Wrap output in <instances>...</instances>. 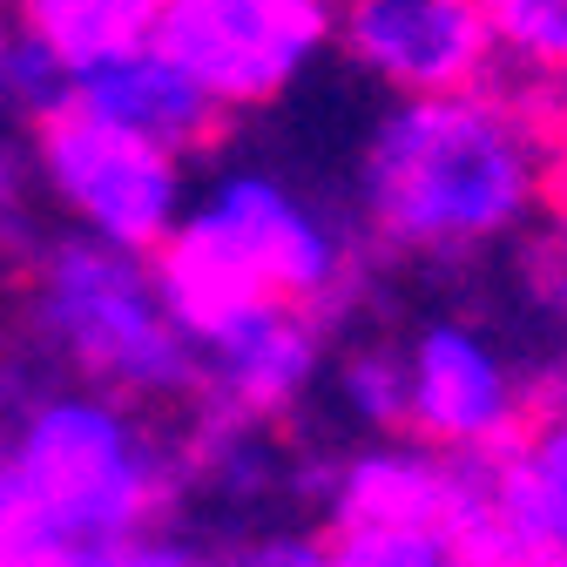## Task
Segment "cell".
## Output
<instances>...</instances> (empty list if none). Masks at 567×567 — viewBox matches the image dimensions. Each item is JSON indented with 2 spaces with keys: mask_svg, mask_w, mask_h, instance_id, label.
I'll return each instance as SVG.
<instances>
[{
  "mask_svg": "<svg viewBox=\"0 0 567 567\" xmlns=\"http://www.w3.org/2000/svg\"><path fill=\"white\" fill-rule=\"evenodd\" d=\"M21 196H28V142L21 128L0 122V224L21 217Z\"/></svg>",
  "mask_w": 567,
  "mask_h": 567,
  "instance_id": "cell-17",
  "label": "cell"
},
{
  "mask_svg": "<svg viewBox=\"0 0 567 567\" xmlns=\"http://www.w3.org/2000/svg\"><path fill=\"white\" fill-rule=\"evenodd\" d=\"M183 534V433L163 405L41 379L0 419V567H169Z\"/></svg>",
  "mask_w": 567,
  "mask_h": 567,
  "instance_id": "cell-2",
  "label": "cell"
},
{
  "mask_svg": "<svg viewBox=\"0 0 567 567\" xmlns=\"http://www.w3.org/2000/svg\"><path fill=\"white\" fill-rule=\"evenodd\" d=\"M169 0H8V14L21 34H34L68 75H75L82 61L122 48V41H142L156 34Z\"/></svg>",
  "mask_w": 567,
  "mask_h": 567,
  "instance_id": "cell-14",
  "label": "cell"
},
{
  "mask_svg": "<svg viewBox=\"0 0 567 567\" xmlns=\"http://www.w3.org/2000/svg\"><path fill=\"white\" fill-rule=\"evenodd\" d=\"M331 54L385 95H440L501 75L486 0H331Z\"/></svg>",
  "mask_w": 567,
  "mask_h": 567,
  "instance_id": "cell-10",
  "label": "cell"
},
{
  "mask_svg": "<svg viewBox=\"0 0 567 567\" xmlns=\"http://www.w3.org/2000/svg\"><path fill=\"white\" fill-rule=\"evenodd\" d=\"M311 520L338 567H466L501 560L493 460L446 453L419 433H372L318 460Z\"/></svg>",
  "mask_w": 567,
  "mask_h": 567,
  "instance_id": "cell-5",
  "label": "cell"
},
{
  "mask_svg": "<svg viewBox=\"0 0 567 567\" xmlns=\"http://www.w3.org/2000/svg\"><path fill=\"white\" fill-rule=\"evenodd\" d=\"M493 34H501V68L534 89L567 75V0H486Z\"/></svg>",
  "mask_w": 567,
  "mask_h": 567,
  "instance_id": "cell-15",
  "label": "cell"
},
{
  "mask_svg": "<svg viewBox=\"0 0 567 567\" xmlns=\"http://www.w3.org/2000/svg\"><path fill=\"white\" fill-rule=\"evenodd\" d=\"M21 318L61 379L109 385L142 405H189L196 392V331L156 250L61 230L28 264Z\"/></svg>",
  "mask_w": 567,
  "mask_h": 567,
  "instance_id": "cell-4",
  "label": "cell"
},
{
  "mask_svg": "<svg viewBox=\"0 0 567 567\" xmlns=\"http://www.w3.org/2000/svg\"><path fill=\"white\" fill-rule=\"evenodd\" d=\"M156 264L189 324L237 298H291L338 324L365 305V284L379 270L344 196L257 156L217 163L189 183V203Z\"/></svg>",
  "mask_w": 567,
  "mask_h": 567,
  "instance_id": "cell-3",
  "label": "cell"
},
{
  "mask_svg": "<svg viewBox=\"0 0 567 567\" xmlns=\"http://www.w3.org/2000/svg\"><path fill=\"white\" fill-rule=\"evenodd\" d=\"M399 359H405V433L473 460L501 453L547 392L527 344L466 305H433L412 324H399Z\"/></svg>",
  "mask_w": 567,
  "mask_h": 567,
  "instance_id": "cell-6",
  "label": "cell"
},
{
  "mask_svg": "<svg viewBox=\"0 0 567 567\" xmlns=\"http://www.w3.org/2000/svg\"><path fill=\"white\" fill-rule=\"evenodd\" d=\"M156 41L237 122L298 95L331 61V0H169Z\"/></svg>",
  "mask_w": 567,
  "mask_h": 567,
  "instance_id": "cell-8",
  "label": "cell"
},
{
  "mask_svg": "<svg viewBox=\"0 0 567 567\" xmlns=\"http://www.w3.org/2000/svg\"><path fill=\"white\" fill-rule=\"evenodd\" d=\"M61 102H75L82 115L115 122V128H128L142 142H163V150H176L189 163H203L224 142V128H230V115L209 102V89L189 75V68L156 34L122 41V48L82 61L75 75H68Z\"/></svg>",
  "mask_w": 567,
  "mask_h": 567,
  "instance_id": "cell-11",
  "label": "cell"
},
{
  "mask_svg": "<svg viewBox=\"0 0 567 567\" xmlns=\"http://www.w3.org/2000/svg\"><path fill=\"white\" fill-rule=\"evenodd\" d=\"M567 189L547 95L486 75L440 95H392L351 150L344 203L379 264L460 270L527 237Z\"/></svg>",
  "mask_w": 567,
  "mask_h": 567,
  "instance_id": "cell-1",
  "label": "cell"
},
{
  "mask_svg": "<svg viewBox=\"0 0 567 567\" xmlns=\"http://www.w3.org/2000/svg\"><path fill=\"white\" fill-rule=\"evenodd\" d=\"M318 399H324V412L344 425L351 440L405 433V359H399V331L331 338Z\"/></svg>",
  "mask_w": 567,
  "mask_h": 567,
  "instance_id": "cell-13",
  "label": "cell"
},
{
  "mask_svg": "<svg viewBox=\"0 0 567 567\" xmlns=\"http://www.w3.org/2000/svg\"><path fill=\"white\" fill-rule=\"evenodd\" d=\"M493 527L507 567H567V385L540 392L527 425L493 453Z\"/></svg>",
  "mask_w": 567,
  "mask_h": 567,
  "instance_id": "cell-12",
  "label": "cell"
},
{
  "mask_svg": "<svg viewBox=\"0 0 567 567\" xmlns=\"http://www.w3.org/2000/svg\"><path fill=\"white\" fill-rule=\"evenodd\" d=\"M196 331V392L189 405L203 419H237V425H291L318 385L338 324L291 298H237L217 305Z\"/></svg>",
  "mask_w": 567,
  "mask_h": 567,
  "instance_id": "cell-9",
  "label": "cell"
},
{
  "mask_svg": "<svg viewBox=\"0 0 567 567\" xmlns=\"http://www.w3.org/2000/svg\"><path fill=\"white\" fill-rule=\"evenodd\" d=\"M540 95H547V115H554V135H560V163H567V75H560V82H547Z\"/></svg>",
  "mask_w": 567,
  "mask_h": 567,
  "instance_id": "cell-18",
  "label": "cell"
},
{
  "mask_svg": "<svg viewBox=\"0 0 567 567\" xmlns=\"http://www.w3.org/2000/svg\"><path fill=\"white\" fill-rule=\"evenodd\" d=\"M61 95H68V68H61L34 34H21L14 14H8V0H0V122H8V128H28V122L48 115Z\"/></svg>",
  "mask_w": 567,
  "mask_h": 567,
  "instance_id": "cell-16",
  "label": "cell"
},
{
  "mask_svg": "<svg viewBox=\"0 0 567 567\" xmlns=\"http://www.w3.org/2000/svg\"><path fill=\"white\" fill-rule=\"evenodd\" d=\"M28 176L61 209L68 230H89L128 250H163L189 203L196 163L115 122L82 115L75 102H54L48 115L28 122Z\"/></svg>",
  "mask_w": 567,
  "mask_h": 567,
  "instance_id": "cell-7",
  "label": "cell"
}]
</instances>
